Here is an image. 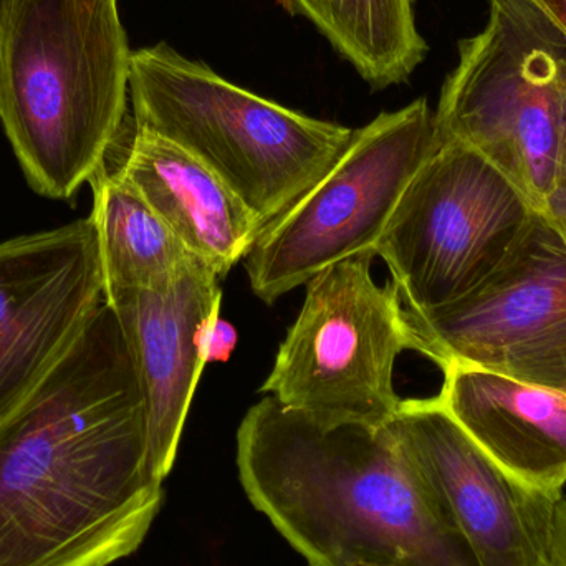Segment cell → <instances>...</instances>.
I'll list each match as a JSON object with an SVG mask.
<instances>
[{"mask_svg": "<svg viewBox=\"0 0 566 566\" xmlns=\"http://www.w3.org/2000/svg\"><path fill=\"white\" fill-rule=\"evenodd\" d=\"M145 409L103 302L72 348L0 415V566H109L161 511Z\"/></svg>", "mask_w": 566, "mask_h": 566, "instance_id": "obj_1", "label": "cell"}, {"mask_svg": "<svg viewBox=\"0 0 566 566\" xmlns=\"http://www.w3.org/2000/svg\"><path fill=\"white\" fill-rule=\"evenodd\" d=\"M238 469L308 566H479L392 421L319 424L268 396L239 426Z\"/></svg>", "mask_w": 566, "mask_h": 566, "instance_id": "obj_2", "label": "cell"}, {"mask_svg": "<svg viewBox=\"0 0 566 566\" xmlns=\"http://www.w3.org/2000/svg\"><path fill=\"white\" fill-rule=\"evenodd\" d=\"M132 55L118 0H0V123L36 195L72 199L105 165Z\"/></svg>", "mask_w": 566, "mask_h": 566, "instance_id": "obj_3", "label": "cell"}, {"mask_svg": "<svg viewBox=\"0 0 566 566\" xmlns=\"http://www.w3.org/2000/svg\"><path fill=\"white\" fill-rule=\"evenodd\" d=\"M129 103L135 128L195 156L262 229L322 179L355 135L241 88L165 42L133 52Z\"/></svg>", "mask_w": 566, "mask_h": 566, "instance_id": "obj_4", "label": "cell"}, {"mask_svg": "<svg viewBox=\"0 0 566 566\" xmlns=\"http://www.w3.org/2000/svg\"><path fill=\"white\" fill-rule=\"evenodd\" d=\"M439 142L474 149L544 212L566 153V35L532 0H491L434 112Z\"/></svg>", "mask_w": 566, "mask_h": 566, "instance_id": "obj_5", "label": "cell"}, {"mask_svg": "<svg viewBox=\"0 0 566 566\" xmlns=\"http://www.w3.org/2000/svg\"><path fill=\"white\" fill-rule=\"evenodd\" d=\"M375 252L329 265L306 283L305 302L286 332L262 392L319 424L385 426L396 395V358L416 336L395 282L378 285Z\"/></svg>", "mask_w": 566, "mask_h": 566, "instance_id": "obj_6", "label": "cell"}, {"mask_svg": "<svg viewBox=\"0 0 566 566\" xmlns=\"http://www.w3.org/2000/svg\"><path fill=\"white\" fill-rule=\"evenodd\" d=\"M438 146L426 98L355 129L335 165L259 234L244 259L255 296L272 305L329 265L375 252L406 188Z\"/></svg>", "mask_w": 566, "mask_h": 566, "instance_id": "obj_7", "label": "cell"}, {"mask_svg": "<svg viewBox=\"0 0 566 566\" xmlns=\"http://www.w3.org/2000/svg\"><path fill=\"white\" fill-rule=\"evenodd\" d=\"M537 209L474 149L439 142L416 172L375 248L402 305L428 315L488 281Z\"/></svg>", "mask_w": 566, "mask_h": 566, "instance_id": "obj_8", "label": "cell"}, {"mask_svg": "<svg viewBox=\"0 0 566 566\" xmlns=\"http://www.w3.org/2000/svg\"><path fill=\"white\" fill-rule=\"evenodd\" d=\"M408 312V310H406ZM416 352L566 392V239L537 211L501 268L468 295L411 315Z\"/></svg>", "mask_w": 566, "mask_h": 566, "instance_id": "obj_9", "label": "cell"}, {"mask_svg": "<svg viewBox=\"0 0 566 566\" xmlns=\"http://www.w3.org/2000/svg\"><path fill=\"white\" fill-rule=\"evenodd\" d=\"M103 302L90 216L0 242V415L45 378Z\"/></svg>", "mask_w": 566, "mask_h": 566, "instance_id": "obj_10", "label": "cell"}, {"mask_svg": "<svg viewBox=\"0 0 566 566\" xmlns=\"http://www.w3.org/2000/svg\"><path fill=\"white\" fill-rule=\"evenodd\" d=\"M392 428L479 566H554L555 511L564 497L531 491L502 471L438 396L402 399Z\"/></svg>", "mask_w": 566, "mask_h": 566, "instance_id": "obj_11", "label": "cell"}, {"mask_svg": "<svg viewBox=\"0 0 566 566\" xmlns=\"http://www.w3.org/2000/svg\"><path fill=\"white\" fill-rule=\"evenodd\" d=\"M221 277L192 255L153 289L115 290L105 302L128 346L145 409L148 464L165 482L206 365V335L219 316Z\"/></svg>", "mask_w": 566, "mask_h": 566, "instance_id": "obj_12", "label": "cell"}, {"mask_svg": "<svg viewBox=\"0 0 566 566\" xmlns=\"http://www.w3.org/2000/svg\"><path fill=\"white\" fill-rule=\"evenodd\" d=\"M439 401L502 471L531 491L564 497L566 392L475 366H442Z\"/></svg>", "mask_w": 566, "mask_h": 566, "instance_id": "obj_13", "label": "cell"}, {"mask_svg": "<svg viewBox=\"0 0 566 566\" xmlns=\"http://www.w3.org/2000/svg\"><path fill=\"white\" fill-rule=\"evenodd\" d=\"M116 171L146 199L189 254L224 279L254 248L262 226L195 156L135 128Z\"/></svg>", "mask_w": 566, "mask_h": 566, "instance_id": "obj_14", "label": "cell"}, {"mask_svg": "<svg viewBox=\"0 0 566 566\" xmlns=\"http://www.w3.org/2000/svg\"><path fill=\"white\" fill-rule=\"evenodd\" d=\"M90 186V218L98 241L105 295L161 285L192 258L146 199L118 171H109L106 163Z\"/></svg>", "mask_w": 566, "mask_h": 566, "instance_id": "obj_15", "label": "cell"}, {"mask_svg": "<svg viewBox=\"0 0 566 566\" xmlns=\"http://www.w3.org/2000/svg\"><path fill=\"white\" fill-rule=\"evenodd\" d=\"M308 19L373 88L406 82L429 46L416 25L415 0H282Z\"/></svg>", "mask_w": 566, "mask_h": 566, "instance_id": "obj_16", "label": "cell"}, {"mask_svg": "<svg viewBox=\"0 0 566 566\" xmlns=\"http://www.w3.org/2000/svg\"><path fill=\"white\" fill-rule=\"evenodd\" d=\"M238 345V332L231 323L216 316L206 335V361L226 363Z\"/></svg>", "mask_w": 566, "mask_h": 566, "instance_id": "obj_17", "label": "cell"}, {"mask_svg": "<svg viewBox=\"0 0 566 566\" xmlns=\"http://www.w3.org/2000/svg\"><path fill=\"white\" fill-rule=\"evenodd\" d=\"M544 212L557 222L566 239V153L560 175H558L557 186H555L554 192L548 198Z\"/></svg>", "mask_w": 566, "mask_h": 566, "instance_id": "obj_18", "label": "cell"}, {"mask_svg": "<svg viewBox=\"0 0 566 566\" xmlns=\"http://www.w3.org/2000/svg\"><path fill=\"white\" fill-rule=\"evenodd\" d=\"M554 566H566V499H562L555 511Z\"/></svg>", "mask_w": 566, "mask_h": 566, "instance_id": "obj_19", "label": "cell"}, {"mask_svg": "<svg viewBox=\"0 0 566 566\" xmlns=\"http://www.w3.org/2000/svg\"><path fill=\"white\" fill-rule=\"evenodd\" d=\"M566 35V0H532Z\"/></svg>", "mask_w": 566, "mask_h": 566, "instance_id": "obj_20", "label": "cell"}, {"mask_svg": "<svg viewBox=\"0 0 566 566\" xmlns=\"http://www.w3.org/2000/svg\"><path fill=\"white\" fill-rule=\"evenodd\" d=\"M355 566H381V565H368V564H359V565H355Z\"/></svg>", "mask_w": 566, "mask_h": 566, "instance_id": "obj_21", "label": "cell"}]
</instances>
